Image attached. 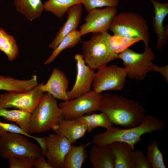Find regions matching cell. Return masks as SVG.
<instances>
[{
    "label": "cell",
    "mask_w": 168,
    "mask_h": 168,
    "mask_svg": "<svg viewBox=\"0 0 168 168\" xmlns=\"http://www.w3.org/2000/svg\"><path fill=\"white\" fill-rule=\"evenodd\" d=\"M99 110L105 114L113 124L125 128L136 126L146 115L139 102L120 95L101 94Z\"/></svg>",
    "instance_id": "1"
},
{
    "label": "cell",
    "mask_w": 168,
    "mask_h": 168,
    "mask_svg": "<svg viewBox=\"0 0 168 168\" xmlns=\"http://www.w3.org/2000/svg\"><path fill=\"white\" fill-rule=\"evenodd\" d=\"M166 126L165 122L154 115H146L138 126L125 129L115 128L113 126L103 133L96 134L92 139L95 145L101 146L110 145L116 142L126 143L134 149L135 145L141 140V137L146 133L164 129Z\"/></svg>",
    "instance_id": "2"
},
{
    "label": "cell",
    "mask_w": 168,
    "mask_h": 168,
    "mask_svg": "<svg viewBox=\"0 0 168 168\" xmlns=\"http://www.w3.org/2000/svg\"><path fill=\"white\" fill-rule=\"evenodd\" d=\"M155 58V54L149 45L145 46L142 53L136 52L128 48L118 54V56L123 61L129 78L142 80L148 72L153 71L161 74L167 82L168 65L161 67L155 65L152 63Z\"/></svg>",
    "instance_id": "3"
},
{
    "label": "cell",
    "mask_w": 168,
    "mask_h": 168,
    "mask_svg": "<svg viewBox=\"0 0 168 168\" xmlns=\"http://www.w3.org/2000/svg\"><path fill=\"white\" fill-rule=\"evenodd\" d=\"M109 30L114 36L142 40L145 46L149 45L147 21L137 13L125 12L117 14L111 20Z\"/></svg>",
    "instance_id": "4"
},
{
    "label": "cell",
    "mask_w": 168,
    "mask_h": 168,
    "mask_svg": "<svg viewBox=\"0 0 168 168\" xmlns=\"http://www.w3.org/2000/svg\"><path fill=\"white\" fill-rule=\"evenodd\" d=\"M63 119L57 100L44 92L38 105L31 113L29 133L31 135L52 129Z\"/></svg>",
    "instance_id": "5"
},
{
    "label": "cell",
    "mask_w": 168,
    "mask_h": 168,
    "mask_svg": "<svg viewBox=\"0 0 168 168\" xmlns=\"http://www.w3.org/2000/svg\"><path fill=\"white\" fill-rule=\"evenodd\" d=\"M110 35L108 33H93L88 40L82 43L83 59L86 64L95 70L106 66L110 62L118 58L109 45Z\"/></svg>",
    "instance_id": "6"
},
{
    "label": "cell",
    "mask_w": 168,
    "mask_h": 168,
    "mask_svg": "<svg viewBox=\"0 0 168 168\" xmlns=\"http://www.w3.org/2000/svg\"><path fill=\"white\" fill-rule=\"evenodd\" d=\"M21 134L5 132L0 134V156L8 160L21 157L35 160L41 154L40 146Z\"/></svg>",
    "instance_id": "7"
},
{
    "label": "cell",
    "mask_w": 168,
    "mask_h": 168,
    "mask_svg": "<svg viewBox=\"0 0 168 168\" xmlns=\"http://www.w3.org/2000/svg\"><path fill=\"white\" fill-rule=\"evenodd\" d=\"M101 93L94 91L58 104L63 119H76L99 110Z\"/></svg>",
    "instance_id": "8"
},
{
    "label": "cell",
    "mask_w": 168,
    "mask_h": 168,
    "mask_svg": "<svg viewBox=\"0 0 168 168\" xmlns=\"http://www.w3.org/2000/svg\"><path fill=\"white\" fill-rule=\"evenodd\" d=\"M98 69L92 84L93 91L101 93L105 91H119L123 88L127 76L125 67L113 65Z\"/></svg>",
    "instance_id": "9"
},
{
    "label": "cell",
    "mask_w": 168,
    "mask_h": 168,
    "mask_svg": "<svg viewBox=\"0 0 168 168\" xmlns=\"http://www.w3.org/2000/svg\"><path fill=\"white\" fill-rule=\"evenodd\" d=\"M41 83L27 92L4 93L0 95V107L13 108L31 113L40 102L44 93Z\"/></svg>",
    "instance_id": "10"
},
{
    "label": "cell",
    "mask_w": 168,
    "mask_h": 168,
    "mask_svg": "<svg viewBox=\"0 0 168 168\" xmlns=\"http://www.w3.org/2000/svg\"><path fill=\"white\" fill-rule=\"evenodd\" d=\"M117 13L116 8L114 7L97 8L90 11L84 18L85 23L80 27L82 35L90 33L107 32L111 20Z\"/></svg>",
    "instance_id": "11"
},
{
    "label": "cell",
    "mask_w": 168,
    "mask_h": 168,
    "mask_svg": "<svg viewBox=\"0 0 168 168\" xmlns=\"http://www.w3.org/2000/svg\"><path fill=\"white\" fill-rule=\"evenodd\" d=\"M72 144L65 138L56 133L45 137V147L41 151L52 168H63L65 156Z\"/></svg>",
    "instance_id": "12"
},
{
    "label": "cell",
    "mask_w": 168,
    "mask_h": 168,
    "mask_svg": "<svg viewBox=\"0 0 168 168\" xmlns=\"http://www.w3.org/2000/svg\"><path fill=\"white\" fill-rule=\"evenodd\" d=\"M74 59L76 62L77 73L76 81L72 88L67 92L68 100L90 92L96 74L94 70L86 64L82 54H76Z\"/></svg>",
    "instance_id": "13"
},
{
    "label": "cell",
    "mask_w": 168,
    "mask_h": 168,
    "mask_svg": "<svg viewBox=\"0 0 168 168\" xmlns=\"http://www.w3.org/2000/svg\"><path fill=\"white\" fill-rule=\"evenodd\" d=\"M68 81L65 74L60 69L54 68L47 82L41 83L40 88L55 98L63 101L68 100L67 92Z\"/></svg>",
    "instance_id": "14"
},
{
    "label": "cell",
    "mask_w": 168,
    "mask_h": 168,
    "mask_svg": "<svg viewBox=\"0 0 168 168\" xmlns=\"http://www.w3.org/2000/svg\"><path fill=\"white\" fill-rule=\"evenodd\" d=\"M149 0L154 8L153 26L157 38L156 46L158 49H161L166 45L167 40L168 29L164 27L163 23L168 14V2L161 3L156 0Z\"/></svg>",
    "instance_id": "15"
},
{
    "label": "cell",
    "mask_w": 168,
    "mask_h": 168,
    "mask_svg": "<svg viewBox=\"0 0 168 168\" xmlns=\"http://www.w3.org/2000/svg\"><path fill=\"white\" fill-rule=\"evenodd\" d=\"M82 3L74 5L68 9L66 12L68 15L67 19L49 44L50 48L53 49L55 48L66 35L77 29L82 16Z\"/></svg>",
    "instance_id": "16"
},
{
    "label": "cell",
    "mask_w": 168,
    "mask_h": 168,
    "mask_svg": "<svg viewBox=\"0 0 168 168\" xmlns=\"http://www.w3.org/2000/svg\"><path fill=\"white\" fill-rule=\"evenodd\" d=\"M55 133L66 138L72 144L84 137L87 130L77 119H63L52 129Z\"/></svg>",
    "instance_id": "17"
},
{
    "label": "cell",
    "mask_w": 168,
    "mask_h": 168,
    "mask_svg": "<svg viewBox=\"0 0 168 168\" xmlns=\"http://www.w3.org/2000/svg\"><path fill=\"white\" fill-rule=\"evenodd\" d=\"M89 159L94 168H114L115 158L109 145L93 146Z\"/></svg>",
    "instance_id": "18"
},
{
    "label": "cell",
    "mask_w": 168,
    "mask_h": 168,
    "mask_svg": "<svg viewBox=\"0 0 168 168\" xmlns=\"http://www.w3.org/2000/svg\"><path fill=\"white\" fill-rule=\"evenodd\" d=\"M38 84L36 75H33L29 79L24 80L0 75V90H4L9 93L28 91L35 88Z\"/></svg>",
    "instance_id": "19"
},
{
    "label": "cell",
    "mask_w": 168,
    "mask_h": 168,
    "mask_svg": "<svg viewBox=\"0 0 168 168\" xmlns=\"http://www.w3.org/2000/svg\"><path fill=\"white\" fill-rule=\"evenodd\" d=\"M109 145L115 158L114 168H132L131 155L134 149L121 142H114Z\"/></svg>",
    "instance_id": "20"
},
{
    "label": "cell",
    "mask_w": 168,
    "mask_h": 168,
    "mask_svg": "<svg viewBox=\"0 0 168 168\" xmlns=\"http://www.w3.org/2000/svg\"><path fill=\"white\" fill-rule=\"evenodd\" d=\"M14 3L17 11L30 21L39 18L44 10L41 0H14Z\"/></svg>",
    "instance_id": "21"
},
{
    "label": "cell",
    "mask_w": 168,
    "mask_h": 168,
    "mask_svg": "<svg viewBox=\"0 0 168 168\" xmlns=\"http://www.w3.org/2000/svg\"><path fill=\"white\" fill-rule=\"evenodd\" d=\"M90 144L77 146L72 144L65 156L63 168H81L87 157L85 148Z\"/></svg>",
    "instance_id": "22"
},
{
    "label": "cell",
    "mask_w": 168,
    "mask_h": 168,
    "mask_svg": "<svg viewBox=\"0 0 168 168\" xmlns=\"http://www.w3.org/2000/svg\"><path fill=\"white\" fill-rule=\"evenodd\" d=\"M31 113L18 109L8 110L0 107V117L14 122L29 133Z\"/></svg>",
    "instance_id": "23"
},
{
    "label": "cell",
    "mask_w": 168,
    "mask_h": 168,
    "mask_svg": "<svg viewBox=\"0 0 168 168\" xmlns=\"http://www.w3.org/2000/svg\"><path fill=\"white\" fill-rule=\"evenodd\" d=\"M77 119L85 126L87 132L88 133L98 127H102L107 129L113 125L108 116L101 112L99 114L92 113L84 115Z\"/></svg>",
    "instance_id": "24"
},
{
    "label": "cell",
    "mask_w": 168,
    "mask_h": 168,
    "mask_svg": "<svg viewBox=\"0 0 168 168\" xmlns=\"http://www.w3.org/2000/svg\"><path fill=\"white\" fill-rule=\"evenodd\" d=\"M82 35L79 30H75L66 35L54 49L49 58L44 63L47 64L52 62L63 50L72 48L81 41Z\"/></svg>",
    "instance_id": "25"
},
{
    "label": "cell",
    "mask_w": 168,
    "mask_h": 168,
    "mask_svg": "<svg viewBox=\"0 0 168 168\" xmlns=\"http://www.w3.org/2000/svg\"><path fill=\"white\" fill-rule=\"evenodd\" d=\"M84 0H48L44 2V10L49 12L59 18L63 17L72 6L82 4Z\"/></svg>",
    "instance_id": "26"
},
{
    "label": "cell",
    "mask_w": 168,
    "mask_h": 168,
    "mask_svg": "<svg viewBox=\"0 0 168 168\" xmlns=\"http://www.w3.org/2000/svg\"><path fill=\"white\" fill-rule=\"evenodd\" d=\"M0 50L4 53L11 61L14 60L19 53V49L14 37L0 28Z\"/></svg>",
    "instance_id": "27"
},
{
    "label": "cell",
    "mask_w": 168,
    "mask_h": 168,
    "mask_svg": "<svg viewBox=\"0 0 168 168\" xmlns=\"http://www.w3.org/2000/svg\"><path fill=\"white\" fill-rule=\"evenodd\" d=\"M146 156L152 168H166L162 153L159 149L157 142L154 140L148 146Z\"/></svg>",
    "instance_id": "28"
},
{
    "label": "cell",
    "mask_w": 168,
    "mask_h": 168,
    "mask_svg": "<svg viewBox=\"0 0 168 168\" xmlns=\"http://www.w3.org/2000/svg\"><path fill=\"white\" fill-rule=\"evenodd\" d=\"M5 132L19 133L26 137L33 138L38 142L41 147H42L44 144V137L33 136L26 132L17 124L4 123L0 121V134Z\"/></svg>",
    "instance_id": "29"
},
{
    "label": "cell",
    "mask_w": 168,
    "mask_h": 168,
    "mask_svg": "<svg viewBox=\"0 0 168 168\" xmlns=\"http://www.w3.org/2000/svg\"><path fill=\"white\" fill-rule=\"evenodd\" d=\"M119 4V0H84L82 4L88 12L97 8L104 7H116Z\"/></svg>",
    "instance_id": "30"
},
{
    "label": "cell",
    "mask_w": 168,
    "mask_h": 168,
    "mask_svg": "<svg viewBox=\"0 0 168 168\" xmlns=\"http://www.w3.org/2000/svg\"><path fill=\"white\" fill-rule=\"evenodd\" d=\"M131 157L132 168H152L146 156L140 150L133 149Z\"/></svg>",
    "instance_id": "31"
},
{
    "label": "cell",
    "mask_w": 168,
    "mask_h": 168,
    "mask_svg": "<svg viewBox=\"0 0 168 168\" xmlns=\"http://www.w3.org/2000/svg\"><path fill=\"white\" fill-rule=\"evenodd\" d=\"M34 160L21 157L13 158L8 160L10 168H32Z\"/></svg>",
    "instance_id": "32"
},
{
    "label": "cell",
    "mask_w": 168,
    "mask_h": 168,
    "mask_svg": "<svg viewBox=\"0 0 168 168\" xmlns=\"http://www.w3.org/2000/svg\"><path fill=\"white\" fill-rule=\"evenodd\" d=\"M45 159V157L41 154L34 160L33 167L35 168H52Z\"/></svg>",
    "instance_id": "33"
},
{
    "label": "cell",
    "mask_w": 168,
    "mask_h": 168,
    "mask_svg": "<svg viewBox=\"0 0 168 168\" xmlns=\"http://www.w3.org/2000/svg\"></svg>",
    "instance_id": "34"
}]
</instances>
